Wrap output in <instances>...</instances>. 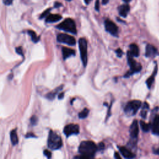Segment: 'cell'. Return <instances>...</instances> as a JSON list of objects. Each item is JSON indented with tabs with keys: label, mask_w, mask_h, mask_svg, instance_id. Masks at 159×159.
I'll use <instances>...</instances> for the list:
<instances>
[{
	"label": "cell",
	"mask_w": 159,
	"mask_h": 159,
	"mask_svg": "<svg viewBox=\"0 0 159 159\" xmlns=\"http://www.w3.org/2000/svg\"><path fill=\"white\" fill-rule=\"evenodd\" d=\"M97 150L98 147L93 142L90 141H83L81 142L78 148L79 152L82 156L75 157V158H93Z\"/></svg>",
	"instance_id": "6da1fadb"
},
{
	"label": "cell",
	"mask_w": 159,
	"mask_h": 159,
	"mask_svg": "<svg viewBox=\"0 0 159 159\" xmlns=\"http://www.w3.org/2000/svg\"><path fill=\"white\" fill-rule=\"evenodd\" d=\"M127 57H128V64L130 67V70L126 73L124 77L128 78L130 75H132L134 73H139L142 70V66L140 63H137L135 60L133 58V56L131 55L129 52L128 51L127 53Z\"/></svg>",
	"instance_id": "7a4b0ae2"
},
{
	"label": "cell",
	"mask_w": 159,
	"mask_h": 159,
	"mask_svg": "<svg viewBox=\"0 0 159 159\" xmlns=\"http://www.w3.org/2000/svg\"><path fill=\"white\" fill-rule=\"evenodd\" d=\"M49 148L52 150H57L62 146V141L61 137L54 131L49 132L48 141H47Z\"/></svg>",
	"instance_id": "3957f363"
},
{
	"label": "cell",
	"mask_w": 159,
	"mask_h": 159,
	"mask_svg": "<svg viewBox=\"0 0 159 159\" xmlns=\"http://www.w3.org/2000/svg\"><path fill=\"white\" fill-rule=\"evenodd\" d=\"M57 28L66 32H69V33L73 34H77V28L75 22L73 19L70 18H67L65 21L59 24L58 26H57Z\"/></svg>",
	"instance_id": "277c9868"
},
{
	"label": "cell",
	"mask_w": 159,
	"mask_h": 159,
	"mask_svg": "<svg viewBox=\"0 0 159 159\" xmlns=\"http://www.w3.org/2000/svg\"><path fill=\"white\" fill-rule=\"evenodd\" d=\"M142 103L139 100L130 101L126 105L124 108L125 113L129 116H134L136 114L139 108H141Z\"/></svg>",
	"instance_id": "5b68a950"
},
{
	"label": "cell",
	"mask_w": 159,
	"mask_h": 159,
	"mask_svg": "<svg viewBox=\"0 0 159 159\" xmlns=\"http://www.w3.org/2000/svg\"><path fill=\"white\" fill-rule=\"evenodd\" d=\"M78 43L82 61L83 66L86 67L87 65V61H88V57H87V41L85 38H80L79 39Z\"/></svg>",
	"instance_id": "8992f818"
},
{
	"label": "cell",
	"mask_w": 159,
	"mask_h": 159,
	"mask_svg": "<svg viewBox=\"0 0 159 159\" xmlns=\"http://www.w3.org/2000/svg\"><path fill=\"white\" fill-rule=\"evenodd\" d=\"M57 40L58 42L66 43L69 46H75L76 43L75 39L70 35L66 34H60L57 35Z\"/></svg>",
	"instance_id": "52a82bcc"
},
{
	"label": "cell",
	"mask_w": 159,
	"mask_h": 159,
	"mask_svg": "<svg viewBox=\"0 0 159 159\" xmlns=\"http://www.w3.org/2000/svg\"><path fill=\"white\" fill-rule=\"evenodd\" d=\"M105 25L107 32H108L109 34L114 35V36H118V27L113 21H111L109 19H106L105 22Z\"/></svg>",
	"instance_id": "ba28073f"
},
{
	"label": "cell",
	"mask_w": 159,
	"mask_h": 159,
	"mask_svg": "<svg viewBox=\"0 0 159 159\" xmlns=\"http://www.w3.org/2000/svg\"><path fill=\"white\" fill-rule=\"evenodd\" d=\"M63 132L67 137H69L73 134H78L79 133V126L74 124L67 125L63 129Z\"/></svg>",
	"instance_id": "9c48e42d"
},
{
	"label": "cell",
	"mask_w": 159,
	"mask_h": 159,
	"mask_svg": "<svg viewBox=\"0 0 159 159\" xmlns=\"http://www.w3.org/2000/svg\"><path fill=\"white\" fill-rule=\"evenodd\" d=\"M139 124H138V122L137 120H134L132 124L130 126V129H129V132H130V136L132 140H137L138 135H139Z\"/></svg>",
	"instance_id": "30bf717a"
},
{
	"label": "cell",
	"mask_w": 159,
	"mask_h": 159,
	"mask_svg": "<svg viewBox=\"0 0 159 159\" xmlns=\"http://www.w3.org/2000/svg\"><path fill=\"white\" fill-rule=\"evenodd\" d=\"M159 55L158 50L154 46L147 44L145 48V55L148 58H154Z\"/></svg>",
	"instance_id": "8fae6325"
},
{
	"label": "cell",
	"mask_w": 159,
	"mask_h": 159,
	"mask_svg": "<svg viewBox=\"0 0 159 159\" xmlns=\"http://www.w3.org/2000/svg\"><path fill=\"white\" fill-rule=\"evenodd\" d=\"M151 129L154 134L159 136V115L154 118L152 124L151 125Z\"/></svg>",
	"instance_id": "7c38bea8"
},
{
	"label": "cell",
	"mask_w": 159,
	"mask_h": 159,
	"mask_svg": "<svg viewBox=\"0 0 159 159\" xmlns=\"http://www.w3.org/2000/svg\"><path fill=\"white\" fill-rule=\"evenodd\" d=\"M119 149L122 156L126 158H133L136 157L134 154H133L128 149L124 147H119Z\"/></svg>",
	"instance_id": "4fadbf2b"
},
{
	"label": "cell",
	"mask_w": 159,
	"mask_h": 159,
	"mask_svg": "<svg viewBox=\"0 0 159 159\" xmlns=\"http://www.w3.org/2000/svg\"><path fill=\"white\" fill-rule=\"evenodd\" d=\"M62 55H63V58L64 60L67 58H69L71 56H74L75 55V51L71 49L67 48L65 47H62Z\"/></svg>",
	"instance_id": "5bb4252c"
},
{
	"label": "cell",
	"mask_w": 159,
	"mask_h": 159,
	"mask_svg": "<svg viewBox=\"0 0 159 159\" xmlns=\"http://www.w3.org/2000/svg\"><path fill=\"white\" fill-rule=\"evenodd\" d=\"M118 10L119 15L123 18H126L130 11V6L128 5H127V4L122 5L119 7Z\"/></svg>",
	"instance_id": "9a60e30c"
},
{
	"label": "cell",
	"mask_w": 159,
	"mask_h": 159,
	"mask_svg": "<svg viewBox=\"0 0 159 159\" xmlns=\"http://www.w3.org/2000/svg\"><path fill=\"white\" fill-rule=\"evenodd\" d=\"M157 70H158V67H157V65L156 64V67H155V69H154V70L153 71L152 75H151V76L147 79V80L146 81L147 86L148 88H149V89L151 88V87H152V84H153L154 82L155 77H156V75H157Z\"/></svg>",
	"instance_id": "2e32d148"
},
{
	"label": "cell",
	"mask_w": 159,
	"mask_h": 159,
	"mask_svg": "<svg viewBox=\"0 0 159 159\" xmlns=\"http://www.w3.org/2000/svg\"><path fill=\"white\" fill-rule=\"evenodd\" d=\"M61 19H62V16L59 14H49L46 19V22L52 23V22H57L60 21Z\"/></svg>",
	"instance_id": "e0dca14e"
},
{
	"label": "cell",
	"mask_w": 159,
	"mask_h": 159,
	"mask_svg": "<svg viewBox=\"0 0 159 159\" xmlns=\"http://www.w3.org/2000/svg\"><path fill=\"white\" fill-rule=\"evenodd\" d=\"M130 50L129 51V53L132 55L133 57H138L139 55V49L138 46L135 44V43H132L129 46Z\"/></svg>",
	"instance_id": "ac0fdd59"
},
{
	"label": "cell",
	"mask_w": 159,
	"mask_h": 159,
	"mask_svg": "<svg viewBox=\"0 0 159 159\" xmlns=\"http://www.w3.org/2000/svg\"><path fill=\"white\" fill-rule=\"evenodd\" d=\"M10 137H11V142L13 145H16V144H18L19 140H18V137L16 132V130L13 129V130L11 131Z\"/></svg>",
	"instance_id": "d6986e66"
},
{
	"label": "cell",
	"mask_w": 159,
	"mask_h": 159,
	"mask_svg": "<svg viewBox=\"0 0 159 159\" xmlns=\"http://www.w3.org/2000/svg\"><path fill=\"white\" fill-rule=\"evenodd\" d=\"M149 109V106L148 105L147 103L145 102L144 103V105H143L142 106V111H141V116L142 118L145 119L147 116V111Z\"/></svg>",
	"instance_id": "ffe728a7"
},
{
	"label": "cell",
	"mask_w": 159,
	"mask_h": 159,
	"mask_svg": "<svg viewBox=\"0 0 159 159\" xmlns=\"http://www.w3.org/2000/svg\"><path fill=\"white\" fill-rule=\"evenodd\" d=\"M140 124H141L142 130L145 132H149L151 129V125H150L149 124H147V123H146L143 121H140Z\"/></svg>",
	"instance_id": "44dd1931"
},
{
	"label": "cell",
	"mask_w": 159,
	"mask_h": 159,
	"mask_svg": "<svg viewBox=\"0 0 159 159\" xmlns=\"http://www.w3.org/2000/svg\"><path fill=\"white\" fill-rule=\"evenodd\" d=\"M27 33H28V34L30 35L32 41H33L34 42H37L39 41L40 37L37 36L36 33H35L34 31L32 30H29L27 31Z\"/></svg>",
	"instance_id": "7402d4cb"
},
{
	"label": "cell",
	"mask_w": 159,
	"mask_h": 159,
	"mask_svg": "<svg viewBox=\"0 0 159 159\" xmlns=\"http://www.w3.org/2000/svg\"><path fill=\"white\" fill-rule=\"evenodd\" d=\"M62 87H63V85H62L61 86H60V87H58V88H56L55 90H54L52 91V92H51V93H50L49 94H47V98H48L49 99H50V100H52V99L55 98V95H56V94L58 92V91L60 90L62 88Z\"/></svg>",
	"instance_id": "603a6c76"
},
{
	"label": "cell",
	"mask_w": 159,
	"mask_h": 159,
	"mask_svg": "<svg viewBox=\"0 0 159 159\" xmlns=\"http://www.w3.org/2000/svg\"><path fill=\"white\" fill-rule=\"evenodd\" d=\"M88 114H89V109H88L87 108H84L82 110V111H81V112L78 114V117L80 119H85L88 116Z\"/></svg>",
	"instance_id": "cb8c5ba5"
},
{
	"label": "cell",
	"mask_w": 159,
	"mask_h": 159,
	"mask_svg": "<svg viewBox=\"0 0 159 159\" xmlns=\"http://www.w3.org/2000/svg\"><path fill=\"white\" fill-rule=\"evenodd\" d=\"M51 9H48V10H47L46 11H45L44 12H43V13L41 14V16H40V18L41 19H42L43 18H45V17H47V16L49 15V12L50 11Z\"/></svg>",
	"instance_id": "d4e9b609"
},
{
	"label": "cell",
	"mask_w": 159,
	"mask_h": 159,
	"mask_svg": "<svg viewBox=\"0 0 159 159\" xmlns=\"http://www.w3.org/2000/svg\"><path fill=\"white\" fill-rule=\"evenodd\" d=\"M37 121V118L35 116H33L31 118V122L33 125H36Z\"/></svg>",
	"instance_id": "484cf974"
},
{
	"label": "cell",
	"mask_w": 159,
	"mask_h": 159,
	"mask_svg": "<svg viewBox=\"0 0 159 159\" xmlns=\"http://www.w3.org/2000/svg\"><path fill=\"white\" fill-rule=\"evenodd\" d=\"M43 154H44L45 156L47 157V158H51L52 155H51V152H50L49 150H45L44 151H43Z\"/></svg>",
	"instance_id": "4316f807"
},
{
	"label": "cell",
	"mask_w": 159,
	"mask_h": 159,
	"mask_svg": "<svg viewBox=\"0 0 159 159\" xmlns=\"http://www.w3.org/2000/svg\"><path fill=\"white\" fill-rule=\"evenodd\" d=\"M16 52L19 54L21 55L22 56H23V52H22V49L21 47H18L17 48H16Z\"/></svg>",
	"instance_id": "83f0119b"
},
{
	"label": "cell",
	"mask_w": 159,
	"mask_h": 159,
	"mask_svg": "<svg viewBox=\"0 0 159 159\" xmlns=\"http://www.w3.org/2000/svg\"><path fill=\"white\" fill-rule=\"evenodd\" d=\"M116 53L118 55V57H121L123 55V52L122 51V50L121 49H118L116 50Z\"/></svg>",
	"instance_id": "f1b7e54d"
},
{
	"label": "cell",
	"mask_w": 159,
	"mask_h": 159,
	"mask_svg": "<svg viewBox=\"0 0 159 159\" xmlns=\"http://www.w3.org/2000/svg\"><path fill=\"white\" fill-rule=\"evenodd\" d=\"M13 0H3V3L5 4V5H7V6L12 5V3H13Z\"/></svg>",
	"instance_id": "f546056e"
},
{
	"label": "cell",
	"mask_w": 159,
	"mask_h": 159,
	"mask_svg": "<svg viewBox=\"0 0 159 159\" xmlns=\"http://www.w3.org/2000/svg\"><path fill=\"white\" fill-rule=\"evenodd\" d=\"M104 149H105V144H103V142L99 143V145H98V149L101 150H103Z\"/></svg>",
	"instance_id": "4dcf8cb0"
},
{
	"label": "cell",
	"mask_w": 159,
	"mask_h": 159,
	"mask_svg": "<svg viewBox=\"0 0 159 159\" xmlns=\"http://www.w3.org/2000/svg\"><path fill=\"white\" fill-rule=\"evenodd\" d=\"M95 9H96V11H99V0H96V3H95Z\"/></svg>",
	"instance_id": "1f68e13d"
},
{
	"label": "cell",
	"mask_w": 159,
	"mask_h": 159,
	"mask_svg": "<svg viewBox=\"0 0 159 159\" xmlns=\"http://www.w3.org/2000/svg\"><path fill=\"white\" fill-rule=\"evenodd\" d=\"M153 152H154V154H156V155H158V156H159V148L154 149L153 150Z\"/></svg>",
	"instance_id": "d6a6232c"
},
{
	"label": "cell",
	"mask_w": 159,
	"mask_h": 159,
	"mask_svg": "<svg viewBox=\"0 0 159 159\" xmlns=\"http://www.w3.org/2000/svg\"><path fill=\"white\" fill-rule=\"evenodd\" d=\"M63 96H64V93H60V94H59V95H58V99H62L63 98Z\"/></svg>",
	"instance_id": "836d02e7"
},
{
	"label": "cell",
	"mask_w": 159,
	"mask_h": 159,
	"mask_svg": "<svg viewBox=\"0 0 159 159\" xmlns=\"http://www.w3.org/2000/svg\"><path fill=\"white\" fill-rule=\"evenodd\" d=\"M35 137V136H34V135L33 133L27 134L26 137Z\"/></svg>",
	"instance_id": "e575fe53"
},
{
	"label": "cell",
	"mask_w": 159,
	"mask_h": 159,
	"mask_svg": "<svg viewBox=\"0 0 159 159\" xmlns=\"http://www.w3.org/2000/svg\"><path fill=\"white\" fill-rule=\"evenodd\" d=\"M114 158H121V157H120V156H119V154L118 152H116V153H115Z\"/></svg>",
	"instance_id": "d590c367"
},
{
	"label": "cell",
	"mask_w": 159,
	"mask_h": 159,
	"mask_svg": "<svg viewBox=\"0 0 159 159\" xmlns=\"http://www.w3.org/2000/svg\"><path fill=\"white\" fill-rule=\"evenodd\" d=\"M62 6V5H61V4L58 3H55V7H58L59 6Z\"/></svg>",
	"instance_id": "8d00e7d4"
},
{
	"label": "cell",
	"mask_w": 159,
	"mask_h": 159,
	"mask_svg": "<svg viewBox=\"0 0 159 159\" xmlns=\"http://www.w3.org/2000/svg\"><path fill=\"white\" fill-rule=\"evenodd\" d=\"M109 0H102V3L103 5H106V4H107L108 3Z\"/></svg>",
	"instance_id": "74e56055"
},
{
	"label": "cell",
	"mask_w": 159,
	"mask_h": 159,
	"mask_svg": "<svg viewBox=\"0 0 159 159\" xmlns=\"http://www.w3.org/2000/svg\"><path fill=\"white\" fill-rule=\"evenodd\" d=\"M85 3L86 4V5H89V4L90 3V2L92 1V0H84Z\"/></svg>",
	"instance_id": "f35d334b"
},
{
	"label": "cell",
	"mask_w": 159,
	"mask_h": 159,
	"mask_svg": "<svg viewBox=\"0 0 159 159\" xmlns=\"http://www.w3.org/2000/svg\"><path fill=\"white\" fill-rule=\"evenodd\" d=\"M123 1H124L126 3H129V2H130L131 1V0H123Z\"/></svg>",
	"instance_id": "ab89813d"
},
{
	"label": "cell",
	"mask_w": 159,
	"mask_h": 159,
	"mask_svg": "<svg viewBox=\"0 0 159 159\" xmlns=\"http://www.w3.org/2000/svg\"><path fill=\"white\" fill-rule=\"evenodd\" d=\"M67 1H70V0H67Z\"/></svg>",
	"instance_id": "60d3db41"
}]
</instances>
